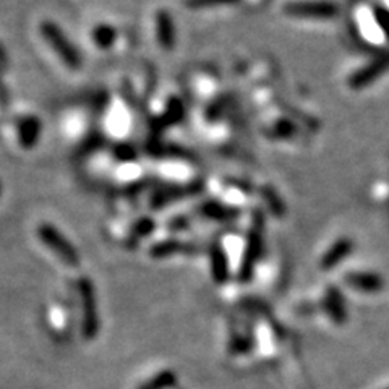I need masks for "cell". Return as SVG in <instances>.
Wrapping results in <instances>:
<instances>
[{
    "mask_svg": "<svg viewBox=\"0 0 389 389\" xmlns=\"http://www.w3.org/2000/svg\"><path fill=\"white\" fill-rule=\"evenodd\" d=\"M294 11H299V14H306V15H320V16H328L334 14V5L326 4V2H315V4H299L296 7H292Z\"/></svg>",
    "mask_w": 389,
    "mask_h": 389,
    "instance_id": "cell-1",
    "label": "cell"
}]
</instances>
